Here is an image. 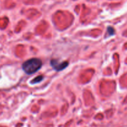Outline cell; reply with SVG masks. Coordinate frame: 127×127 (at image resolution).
<instances>
[{
    "label": "cell",
    "instance_id": "1",
    "mask_svg": "<svg viewBox=\"0 0 127 127\" xmlns=\"http://www.w3.org/2000/svg\"><path fill=\"white\" fill-rule=\"evenodd\" d=\"M42 66V62L38 58H31L22 64V69L27 74H32L38 71Z\"/></svg>",
    "mask_w": 127,
    "mask_h": 127
},
{
    "label": "cell",
    "instance_id": "4",
    "mask_svg": "<svg viewBox=\"0 0 127 127\" xmlns=\"http://www.w3.org/2000/svg\"><path fill=\"white\" fill-rule=\"evenodd\" d=\"M107 31L108 32H109V34H110V35H114V33H115V30H114V29L112 27H108Z\"/></svg>",
    "mask_w": 127,
    "mask_h": 127
},
{
    "label": "cell",
    "instance_id": "3",
    "mask_svg": "<svg viewBox=\"0 0 127 127\" xmlns=\"http://www.w3.org/2000/svg\"><path fill=\"white\" fill-rule=\"evenodd\" d=\"M43 79V77L42 76H37L36 78H35L32 81H31V83L32 84H37V83H40V82L42 81Z\"/></svg>",
    "mask_w": 127,
    "mask_h": 127
},
{
    "label": "cell",
    "instance_id": "2",
    "mask_svg": "<svg viewBox=\"0 0 127 127\" xmlns=\"http://www.w3.org/2000/svg\"><path fill=\"white\" fill-rule=\"evenodd\" d=\"M50 64L55 70L57 71H60L68 67L69 64L67 62H60L57 60H52L50 61Z\"/></svg>",
    "mask_w": 127,
    "mask_h": 127
}]
</instances>
